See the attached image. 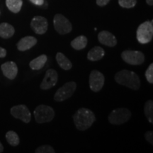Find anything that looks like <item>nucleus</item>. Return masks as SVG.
<instances>
[{"label":"nucleus","instance_id":"obj_23","mask_svg":"<svg viewBox=\"0 0 153 153\" xmlns=\"http://www.w3.org/2000/svg\"><path fill=\"white\" fill-rule=\"evenodd\" d=\"M6 139H7L9 144L11 145V146H17L20 143L19 135H17L16 132L13 131H8L6 133Z\"/></svg>","mask_w":153,"mask_h":153},{"label":"nucleus","instance_id":"obj_19","mask_svg":"<svg viewBox=\"0 0 153 153\" xmlns=\"http://www.w3.org/2000/svg\"><path fill=\"white\" fill-rule=\"evenodd\" d=\"M56 61L57 64L64 70H70L72 68V64L69 59L63 53L59 52L56 54Z\"/></svg>","mask_w":153,"mask_h":153},{"label":"nucleus","instance_id":"obj_7","mask_svg":"<svg viewBox=\"0 0 153 153\" xmlns=\"http://www.w3.org/2000/svg\"><path fill=\"white\" fill-rule=\"evenodd\" d=\"M120 56L124 62L131 65H140L145 62V55L139 51H124Z\"/></svg>","mask_w":153,"mask_h":153},{"label":"nucleus","instance_id":"obj_31","mask_svg":"<svg viewBox=\"0 0 153 153\" xmlns=\"http://www.w3.org/2000/svg\"><path fill=\"white\" fill-rule=\"evenodd\" d=\"M146 3L148 4V5L152 6L153 5V0H146Z\"/></svg>","mask_w":153,"mask_h":153},{"label":"nucleus","instance_id":"obj_22","mask_svg":"<svg viewBox=\"0 0 153 153\" xmlns=\"http://www.w3.org/2000/svg\"><path fill=\"white\" fill-rule=\"evenodd\" d=\"M144 113L149 123H153V101L152 100H148L145 103L144 107Z\"/></svg>","mask_w":153,"mask_h":153},{"label":"nucleus","instance_id":"obj_24","mask_svg":"<svg viewBox=\"0 0 153 153\" xmlns=\"http://www.w3.org/2000/svg\"><path fill=\"white\" fill-rule=\"evenodd\" d=\"M118 4L123 8L131 9L136 5L137 0H118Z\"/></svg>","mask_w":153,"mask_h":153},{"label":"nucleus","instance_id":"obj_25","mask_svg":"<svg viewBox=\"0 0 153 153\" xmlns=\"http://www.w3.org/2000/svg\"><path fill=\"white\" fill-rule=\"evenodd\" d=\"M36 153H55V150L52 146L49 145H44L36 149Z\"/></svg>","mask_w":153,"mask_h":153},{"label":"nucleus","instance_id":"obj_1","mask_svg":"<svg viewBox=\"0 0 153 153\" xmlns=\"http://www.w3.org/2000/svg\"><path fill=\"white\" fill-rule=\"evenodd\" d=\"M73 120L76 129L85 131L93 125L96 120V117L94 114L90 109L81 108L74 114Z\"/></svg>","mask_w":153,"mask_h":153},{"label":"nucleus","instance_id":"obj_2","mask_svg":"<svg viewBox=\"0 0 153 153\" xmlns=\"http://www.w3.org/2000/svg\"><path fill=\"white\" fill-rule=\"evenodd\" d=\"M115 81L119 85H123L129 89L137 90L140 87V79L139 76L133 71L122 70L115 74Z\"/></svg>","mask_w":153,"mask_h":153},{"label":"nucleus","instance_id":"obj_13","mask_svg":"<svg viewBox=\"0 0 153 153\" xmlns=\"http://www.w3.org/2000/svg\"><path fill=\"white\" fill-rule=\"evenodd\" d=\"M1 69L4 75L9 79H14L18 74V67L13 61L4 62L1 65Z\"/></svg>","mask_w":153,"mask_h":153},{"label":"nucleus","instance_id":"obj_9","mask_svg":"<svg viewBox=\"0 0 153 153\" xmlns=\"http://www.w3.org/2000/svg\"><path fill=\"white\" fill-rule=\"evenodd\" d=\"M89 82L91 90L94 92H98L104 87L105 76L101 72L94 70L89 74Z\"/></svg>","mask_w":153,"mask_h":153},{"label":"nucleus","instance_id":"obj_16","mask_svg":"<svg viewBox=\"0 0 153 153\" xmlns=\"http://www.w3.org/2000/svg\"><path fill=\"white\" fill-rule=\"evenodd\" d=\"M105 55L104 48L99 46H95L91 48L87 53V59L89 60L95 62L101 60Z\"/></svg>","mask_w":153,"mask_h":153},{"label":"nucleus","instance_id":"obj_11","mask_svg":"<svg viewBox=\"0 0 153 153\" xmlns=\"http://www.w3.org/2000/svg\"><path fill=\"white\" fill-rule=\"evenodd\" d=\"M58 80V74L56 70L53 69H48L45 72L43 81H42L40 88L43 90H48L56 85Z\"/></svg>","mask_w":153,"mask_h":153},{"label":"nucleus","instance_id":"obj_15","mask_svg":"<svg viewBox=\"0 0 153 153\" xmlns=\"http://www.w3.org/2000/svg\"><path fill=\"white\" fill-rule=\"evenodd\" d=\"M37 39L33 36H26L17 43V49L20 51H26L33 48L37 43Z\"/></svg>","mask_w":153,"mask_h":153},{"label":"nucleus","instance_id":"obj_32","mask_svg":"<svg viewBox=\"0 0 153 153\" xmlns=\"http://www.w3.org/2000/svg\"><path fill=\"white\" fill-rule=\"evenodd\" d=\"M3 151H4V147H3L2 144L1 143V142H0V153L2 152Z\"/></svg>","mask_w":153,"mask_h":153},{"label":"nucleus","instance_id":"obj_18","mask_svg":"<svg viewBox=\"0 0 153 153\" xmlns=\"http://www.w3.org/2000/svg\"><path fill=\"white\" fill-rule=\"evenodd\" d=\"M15 33V29L8 23H1L0 24V37L2 38H10L14 36Z\"/></svg>","mask_w":153,"mask_h":153},{"label":"nucleus","instance_id":"obj_30","mask_svg":"<svg viewBox=\"0 0 153 153\" xmlns=\"http://www.w3.org/2000/svg\"><path fill=\"white\" fill-rule=\"evenodd\" d=\"M7 55V51L3 48L0 47V58H4Z\"/></svg>","mask_w":153,"mask_h":153},{"label":"nucleus","instance_id":"obj_12","mask_svg":"<svg viewBox=\"0 0 153 153\" xmlns=\"http://www.w3.org/2000/svg\"><path fill=\"white\" fill-rule=\"evenodd\" d=\"M30 27L36 34L43 35L48 28V22L46 18L41 16H34L30 22Z\"/></svg>","mask_w":153,"mask_h":153},{"label":"nucleus","instance_id":"obj_8","mask_svg":"<svg viewBox=\"0 0 153 153\" xmlns=\"http://www.w3.org/2000/svg\"><path fill=\"white\" fill-rule=\"evenodd\" d=\"M55 30L60 35H65L72 31L71 23L62 14H57L53 19Z\"/></svg>","mask_w":153,"mask_h":153},{"label":"nucleus","instance_id":"obj_6","mask_svg":"<svg viewBox=\"0 0 153 153\" xmlns=\"http://www.w3.org/2000/svg\"><path fill=\"white\" fill-rule=\"evenodd\" d=\"M76 89V82L74 81L67 82L56 91L54 95V100L58 102L67 100L73 95Z\"/></svg>","mask_w":153,"mask_h":153},{"label":"nucleus","instance_id":"obj_26","mask_svg":"<svg viewBox=\"0 0 153 153\" xmlns=\"http://www.w3.org/2000/svg\"><path fill=\"white\" fill-rule=\"evenodd\" d=\"M145 77L149 83L151 85L153 84V63H151L148 68L147 69L145 72Z\"/></svg>","mask_w":153,"mask_h":153},{"label":"nucleus","instance_id":"obj_21","mask_svg":"<svg viewBox=\"0 0 153 153\" xmlns=\"http://www.w3.org/2000/svg\"><path fill=\"white\" fill-rule=\"evenodd\" d=\"M6 5L11 12L16 14L21 11L23 5V1L22 0H6Z\"/></svg>","mask_w":153,"mask_h":153},{"label":"nucleus","instance_id":"obj_20","mask_svg":"<svg viewBox=\"0 0 153 153\" xmlns=\"http://www.w3.org/2000/svg\"><path fill=\"white\" fill-rule=\"evenodd\" d=\"M87 38L85 36L82 35L77 36L74 40H72L70 43V45H71L72 48L76 50V51H80V50L85 48L87 45Z\"/></svg>","mask_w":153,"mask_h":153},{"label":"nucleus","instance_id":"obj_14","mask_svg":"<svg viewBox=\"0 0 153 153\" xmlns=\"http://www.w3.org/2000/svg\"><path fill=\"white\" fill-rule=\"evenodd\" d=\"M99 43L108 47H114L117 44V39L114 34L108 30H102L98 34Z\"/></svg>","mask_w":153,"mask_h":153},{"label":"nucleus","instance_id":"obj_3","mask_svg":"<svg viewBox=\"0 0 153 153\" xmlns=\"http://www.w3.org/2000/svg\"><path fill=\"white\" fill-rule=\"evenodd\" d=\"M33 115L38 123H44L52 121L55 117V111L51 106L41 104L35 108Z\"/></svg>","mask_w":153,"mask_h":153},{"label":"nucleus","instance_id":"obj_4","mask_svg":"<svg viewBox=\"0 0 153 153\" xmlns=\"http://www.w3.org/2000/svg\"><path fill=\"white\" fill-rule=\"evenodd\" d=\"M153 21L145 22L138 26L136 32L137 41L141 44H147L153 38Z\"/></svg>","mask_w":153,"mask_h":153},{"label":"nucleus","instance_id":"obj_29","mask_svg":"<svg viewBox=\"0 0 153 153\" xmlns=\"http://www.w3.org/2000/svg\"><path fill=\"white\" fill-rule=\"evenodd\" d=\"M30 1L37 6H42L44 4V0H30Z\"/></svg>","mask_w":153,"mask_h":153},{"label":"nucleus","instance_id":"obj_17","mask_svg":"<svg viewBox=\"0 0 153 153\" xmlns=\"http://www.w3.org/2000/svg\"><path fill=\"white\" fill-rule=\"evenodd\" d=\"M47 60V55L43 54L30 61L29 63V66L31 70H39L43 68L44 65H45V63H46Z\"/></svg>","mask_w":153,"mask_h":153},{"label":"nucleus","instance_id":"obj_28","mask_svg":"<svg viewBox=\"0 0 153 153\" xmlns=\"http://www.w3.org/2000/svg\"><path fill=\"white\" fill-rule=\"evenodd\" d=\"M110 0H97V4L99 7H104L106 4H108Z\"/></svg>","mask_w":153,"mask_h":153},{"label":"nucleus","instance_id":"obj_27","mask_svg":"<svg viewBox=\"0 0 153 153\" xmlns=\"http://www.w3.org/2000/svg\"><path fill=\"white\" fill-rule=\"evenodd\" d=\"M152 135H153V132L152 131H147L146 133H145V138L146 139V140L148 141V143H150V144H153V137H152Z\"/></svg>","mask_w":153,"mask_h":153},{"label":"nucleus","instance_id":"obj_10","mask_svg":"<svg viewBox=\"0 0 153 153\" xmlns=\"http://www.w3.org/2000/svg\"><path fill=\"white\" fill-rule=\"evenodd\" d=\"M11 114L13 117L22 120L26 123H28L31 120V114L26 105H16L11 108Z\"/></svg>","mask_w":153,"mask_h":153},{"label":"nucleus","instance_id":"obj_5","mask_svg":"<svg viewBox=\"0 0 153 153\" xmlns=\"http://www.w3.org/2000/svg\"><path fill=\"white\" fill-rule=\"evenodd\" d=\"M132 116L128 108H118L113 110L108 116V122L113 125H122L129 120Z\"/></svg>","mask_w":153,"mask_h":153}]
</instances>
